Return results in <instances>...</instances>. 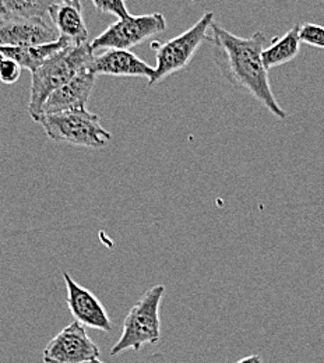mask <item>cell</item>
Wrapping results in <instances>:
<instances>
[{
    "label": "cell",
    "mask_w": 324,
    "mask_h": 363,
    "mask_svg": "<svg viewBox=\"0 0 324 363\" xmlns=\"http://www.w3.org/2000/svg\"><path fill=\"white\" fill-rule=\"evenodd\" d=\"M210 31V43L214 45V60L221 74L233 87L252 95L276 118L285 119L288 113L279 106L274 96L269 70L262 59L267 37L263 33H255L249 38L238 37L216 21Z\"/></svg>",
    "instance_id": "cell-1"
},
{
    "label": "cell",
    "mask_w": 324,
    "mask_h": 363,
    "mask_svg": "<svg viewBox=\"0 0 324 363\" xmlns=\"http://www.w3.org/2000/svg\"><path fill=\"white\" fill-rule=\"evenodd\" d=\"M94 57L95 55L90 43L67 46L49 57L43 66L31 73L28 113L33 121L40 122L48 98L55 91L67 84L77 73L90 67Z\"/></svg>",
    "instance_id": "cell-2"
},
{
    "label": "cell",
    "mask_w": 324,
    "mask_h": 363,
    "mask_svg": "<svg viewBox=\"0 0 324 363\" xmlns=\"http://www.w3.org/2000/svg\"><path fill=\"white\" fill-rule=\"evenodd\" d=\"M164 294L165 286L155 285L135 303L123 321L121 338L111 350L112 357H118L128 350L139 352L144 345L157 344L161 340L160 306Z\"/></svg>",
    "instance_id": "cell-3"
},
{
    "label": "cell",
    "mask_w": 324,
    "mask_h": 363,
    "mask_svg": "<svg viewBox=\"0 0 324 363\" xmlns=\"http://www.w3.org/2000/svg\"><path fill=\"white\" fill-rule=\"evenodd\" d=\"M38 123L43 125L47 136L56 143L99 150L112 140V135L101 125L98 115L86 108L47 113Z\"/></svg>",
    "instance_id": "cell-4"
},
{
    "label": "cell",
    "mask_w": 324,
    "mask_h": 363,
    "mask_svg": "<svg viewBox=\"0 0 324 363\" xmlns=\"http://www.w3.org/2000/svg\"><path fill=\"white\" fill-rule=\"evenodd\" d=\"M214 23V14L207 11L193 27L186 30L184 34L169 40L165 44H152L157 49L155 59L157 67L148 86L152 87L167 77L178 73L189 66L197 53L199 48L206 41H210L208 31Z\"/></svg>",
    "instance_id": "cell-5"
},
{
    "label": "cell",
    "mask_w": 324,
    "mask_h": 363,
    "mask_svg": "<svg viewBox=\"0 0 324 363\" xmlns=\"http://www.w3.org/2000/svg\"><path fill=\"white\" fill-rule=\"evenodd\" d=\"M167 30V20L161 13L129 16L128 18L119 20L111 24L93 43L94 50L96 49H123L130 50L132 48L145 43L147 40L162 34Z\"/></svg>",
    "instance_id": "cell-6"
},
{
    "label": "cell",
    "mask_w": 324,
    "mask_h": 363,
    "mask_svg": "<svg viewBox=\"0 0 324 363\" xmlns=\"http://www.w3.org/2000/svg\"><path fill=\"white\" fill-rule=\"evenodd\" d=\"M99 348L90 338L86 327L73 321L48 342L44 363H90L99 358Z\"/></svg>",
    "instance_id": "cell-7"
},
{
    "label": "cell",
    "mask_w": 324,
    "mask_h": 363,
    "mask_svg": "<svg viewBox=\"0 0 324 363\" xmlns=\"http://www.w3.org/2000/svg\"><path fill=\"white\" fill-rule=\"evenodd\" d=\"M59 38L50 20L0 16V46L44 45Z\"/></svg>",
    "instance_id": "cell-8"
},
{
    "label": "cell",
    "mask_w": 324,
    "mask_h": 363,
    "mask_svg": "<svg viewBox=\"0 0 324 363\" xmlns=\"http://www.w3.org/2000/svg\"><path fill=\"white\" fill-rule=\"evenodd\" d=\"M63 279L67 288L66 302L76 321L84 327L109 333L112 330V321L98 298L91 291L79 285L67 272H63Z\"/></svg>",
    "instance_id": "cell-9"
},
{
    "label": "cell",
    "mask_w": 324,
    "mask_h": 363,
    "mask_svg": "<svg viewBox=\"0 0 324 363\" xmlns=\"http://www.w3.org/2000/svg\"><path fill=\"white\" fill-rule=\"evenodd\" d=\"M90 70L95 76L113 77H144L148 82L155 73V67L150 66L130 50L109 49L94 57Z\"/></svg>",
    "instance_id": "cell-10"
},
{
    "label": "cell",
    "mask_w": 324,
    "mask_h": 363,
    "mask_svg": "<svg viewBox=\"0 0 324 363\" xmlns=\"http://www.w3.org/2000/svg\"><path fill=\"white\" fill-rule=\"evenodd\" d=\"M95 79L96 76L90 70V67L77 73L67 84L55 91L48 98L43 115L86 108L95 86Z\"/></svg>",
    "instance_id": "cell-11"
},
{
    "label": "cell",
    "mask_w": 324,
    "mask_h": 363,
    "mask_svg": "<svg viewBox=\"0 0 324 363\" xmlns=\"http://www.w3.org/2000/svg\"><path fill=\"white\" fill-rule=\"evenodd\" d=\"M49 20L57 30L59 35L72 45H83L89 43V30L83 18L82 6L57 0L49 9Z\"/></svg>",
    "instance_id": "cell-12"
},
{
    "label": "cell",
    "mask_w": 324,
    "mask_h": 363,
    "mask_svg": "<svg viewBox=\"0 0 324 363\" xmlns=\"http://www.w3.org/2000/svg\"><path fill=\"white\" fill-rule=\"evenodd\" d=\"M72 46V44L65 40L59 38L55 43L37 46H0V52L13 60H16L21 67L30 70L31 73L35 72L40 66H43L49 57L56 55L59 50Z\"/></svg>",
    "instance_id": "cell-13"
},
{
    "label": "cell",
    "mask_w": 324,
    "mask_h": 363,
    "mask_svg": "<svg viewBox=\"0 0 324 363\" xmlns=\"http://www.w3.org/2000/svg\"><path fill=\"white\" fill-rule=\"evenodd\" d=\"M301 24L292 27L282 37H276L262 52V59L267 70L292 62L301 52Z\"/></svg>",
    "instance_id": "cell-14"
},
{
    "label": "cell",
    "mask_w": 324,
    "mask_h": 363,
    "mask_svg": "<svg viewBox=\"0 0 324 363\" xmlns=\"http://www.w3.org/2000/svg\"><path fill=\"white\" fill-rule=\"evenodd\" d=\"M57 0H0V16L49 20V9Z\"/></svg>",
    "instance_id": "cell-15"
},
{
    "label": "cell",
    "mask_w": 324,
    "mask_h": 363,
    "mask_svg": "<svg viewBox=\"0 0 324 363\" xmlns=\"http://www.w3.org/2000/svg\"><path fill=\"white\" fill-rule=\"evenodd\" d=\"M301 41L316 49H324V27L313 23L301 26Z\"/></svg>",
    "instance_id": "cell-16"
},
{
    "label": "cell",
    "mask_w": 324,
    "mask_h": 363,
    "mask_svg": "<svg viewBox=\"0 0 324 363\" xmlns=\"http://www.w3.org/2000/svg\"><path fill=\"white\" fill-rule=\"evenodd\" d=\"M99 13H109L116 16L119 20L128 18L130 13L126 9L125 0H91Z\"/></svg>",
    "instance_id": "cell-17"
},
{
    "label": "cell",
    "mask_w": 324,
    "mask_h": 363,
    "mask_svg": "<svg viewBox=\"0 0 324 363\" xmlns=\"http://www.w3.org/2000/svg\"><path fill=\"white\" fill-rule=\"evenodd\" d=\"M21 69L23 67L16 60L6 57L0 67V82L3 84H14L20 79Z\"/></svg>",
    "instance_id": "cell-18"
},
{
    "label": "cell",
    "mask_w": 324,
    "mask_h": 363,
    "mask_svg": "<svg viewBox=\"0 0 324 363\" xmlns=\"http://www.w3.org/2000/svg\"><path fill=\"white\" fill-rule=\"evenodd\" d=\"M236 363H263V359L260 355H249V357H245L242 358L240 361H238Z\"/></svg>",
    "instance_id": "cell-19"
},
{
    "label": "cell",
    "mask_w": 324,
    "mask_h": 363,
    "mask_svg": "<svg viewBox=\"0 0 324 363\" xmlns=\"http://www.w3.org/2000/svg\"><path fill=\"white\" fill-rule=\"evenodd\" d=\"M62 1H67V3H73V4L82 6V1H83V0H62Z\"/></svg>",
    "instance_id": "cell-20"
},
{
    "label": "cell",
    "mask_w": 324,
    "mask_h": 363,
    "mask_svg": "<svg viewBox=\"0 0 324 363\" xmlns=\"http://www.w3.org/2000/svg\"><path fill=\"white\" fill-rule=\"evenodd\" d=\"M4 59H6V56L0 52V67H1V63H3V60H4Z\"/></svg>",
    "instance_id": "cell-21"
},
{
    "label": "cell",
    "mask_w": 324,
    "mask_h": 363,
    "mask_svg": "<svg viewBox=\"0 0 324 363\" xmlns=\"http://www.w3.org/2000/svg\"><path fill=\"white\" fill-rule=\"evenodd\" d=\"M90 363H105L102 362V361H99V359H94V361H91Z\"/></svg>",
    "instance_id": "cell-22"
},
{
    "label": "cell",
    "mask_w": 324,
    "mask_h": 363,
    "mask_svg": "<svg viewBox=\"0 0 324 363\" xmlns=\"http://www.w3.org/2000/svg\"><path fill=\"white\" fill-rule=\"evenodd\" d=\"M193 1H197V0H193Z\"/></svg>",
    "instance_id": "cell-23"
}]
</instances>
